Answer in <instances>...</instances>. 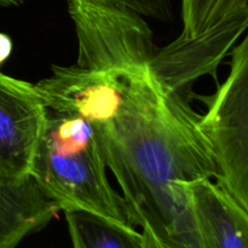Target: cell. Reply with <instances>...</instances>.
Returning a JSON list of instances; mask_svg holds the SVG:
<instances>
[{
	"mask_svg": "<svg viewBox=\"0 0 248 248\" xmlns=\"http://www.w3.org/2000/svg\"><path fill=\"white\" fill-rule=\"evenodd\" d=\"M200 115L181 92L164 89L150 67L121 70V99L93 128L132 227L166 248H203L186 184L216 179Z\"/></svg>",
	"mask_w": 248,
	"mask_h": 248,
	"instance_id": "obj_1",
	"label": "cell"
},
{
	"mask_svg": "<svg viewBox=\"0 0 248 248\" xmlns=\"http://www.w3.org/2000/svg\"><path fill=\"white\" fill-rule=\"evenodd\" d=\"M31 177L58 211H86L131 225L123 196L109 183L93 126L80 116L47 109Z\"/></svg>",
	"mask_w": 248,
	"mask_h": 248,
	"instance_id": "obj_2",
	"label": "cell"
},
{
	"mask_svg": "<svg viewBox=\"0 0 248 248\" xmlns=\"http://www.w3.org/2000/svg\"><path fill=\"white\" fill-rule=\"evenodd\" d=\"M203 101L201 131L210 144L219 184L248 211V39L232 51L230 70L217 91Z\"/></svg>",
	"mask_w": 248,
	"mask_h": 248,
	"instance_id": "obj_3",
	"label": "cell"
},
{
	"mask_svg": "<svg viewBox=\"0 0 248 248\" xmlns=\"http://www.w3.org/2000/svg\"><path fill=\"white\" fill-rule=\"evenodd\" d=\"M78 36L77 65L96 72L150 67L157 50L140 15L106 0H67Z\"/></svg>",
	"mask_w": 248,
	"mask_h": 248,
	"instance_id": "obj_4",
	"label": "cell"
},
{
	"mask_svg": "<svg viewBox=\"0 0 248 248\" xmlns=\"http://www.w3.org/2000/svg\"><path fill=\"white\" fill-rule=\"evenodd\" d=\"M47 108L35 85L0 72V183L31 177Z\"/></svg>",
	"mask_w": 248,
	"mask_h": 248,
	"instance_id": "obj_5",
	"label": "cell"
},
{
	"mask_svg": "<svg viewBox=\"0 0 248 248\" xmlns=\"http://www.w3.org/2000/svg\"><path fill=\"white\" fill-rule=\"evenodd\" d=\"M203 248H248V211L213 179L186 184Z\"/></svg>",
	"mask_w": 248,
	"mask_h": 248,
	"instance_id": "obj_6",
	"label": "cell"
},
{
	"mask_svg": "<svg viewBox=\"0 0 248 248\" xmlns=\"http://www.w3.org/2000/svg\"><path fill=\"white\" fill-rule=\"evenodd\" d=\"M58 208L31 177L21 183H0V248H16L45 228Z\"/></svg>",
	"mask_w": 248,
	"mask_h": 248,
	"instance_id": "obj_7",
	"label": "cell"
},
{
	"mask_svg": "<svg viewBox=\"0 0 248 248\" xmlns=\"http://www.w3.org/2000/svg\"><path fill=\"white\" fill-rule=\"evenodd\" d=\"M183 33L194 40L222 33L242 34L248 26V0H182Z\"/></svg>",
	"mask_w": 248,
	"mask_h": 248,
	"instance_id": "obj_8",
	"label": "cell"
},
{
	"mask_svg": "<svg viewBox=\"0 0 248 248\" xmlns=\"http://www.w3.org/2000/svg\"><path fill=\"white\" fill-rule=\"evenodd\" d=\"M73 248H145L143 232L135 227L86 212L65 211Z\"/></svg>",
	"mask_w": 248,
	"mask_h": 248,
	"instance_id": "obj_9",
	"label": "cell"
},
{
	"mask_svg": "<svg viewBox=\"0 0 248 248\" xmlns=\"http://www.w3.org/2000/svg\"><path fill=\"white\" fill-rule=\"evenodd\" d=\"M113 4L121 5L140 16L152 17L162 22L173 19V2L172 0H106Z\"/></svg>",
	"mask_w": 248,
	"mask_h": 248,
	"instance_id": "obj_10",
	"label": "cell"
},
{
	"mask_svg": "<svg viewBox=\"0 0 248 248\" xmlns=\"http://www.w3.org/2000/svg\"><path fill=\"white\" fill-rule=\"evenodd\" d=\"M12 51V41L6 34L0 33V64L10 57Z\"/></svg>",
	"mask_w": 248,
	"mask_h": 248,
	"instance_id": "obj_11",
	"label": "cell"
},
{
	"mask_svg": "<svg viewBox=\"0 0 248 248\" xmlns=\"http://www.w3.org/2000/svg\"><path fill=\"white\" fill-rule=\"evenodd\" d=\"M142 232L144 234L145 248H166V247L161 246V245H160L157 241H155V240L153 239L149 234H147V232Z\"/></svg>",
	"mask_w": 248,
	"mask_h": 248,
	"instance_id": "obj_12",
	"label": "cell"
},
{
	"mask_svg": "<svg viewBox=\"0 0 248 248\" xmlns=\"http://www.w3.org/2000/svg\"><path fill=\"white\" fill-rule=\"evenodd\" d=\"M24 0H0V6H18L23 2Z\"/></svg>",
	"mask_w": 248,
	"mask_h": 248,
	"instance_id": "obj_13",
	"label": "cell"
}]
</instances>
